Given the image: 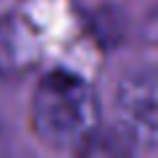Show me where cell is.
I'll list each match as a JSON object with an SVG mask.
<instances>
[{
    "instance_id": "cell-1",
    "label": "cell",
    "mask_w": 158,
    "mask_h": 158,
    "mask_svg": "<svg viewBox=\"0 0 158 158\" xmlns=\"http://www.w3.org/2000/svg\"><path fill=\"white\" fill-rule=\"evenodd\" d=\"M29 118L45 145L77 150L98 129V100L77 74L50 71L34 87Z\"/></svg>"
},
{
    "instance_id": "cell-2",
    "label": "cell",
    "mask_w": 158,
    "mask_h": 158,
    "mask_svg": "<svg viewBox=\"0 0 158 158\" xmlns=\"http://www.w3.org/2000/svg\"><path fill=\"white\" fill-rule=\"evenodd\" d=\"M116 106L124 127L137 140L158 142V66L127 71L116 90Z\"/></svg>"
},
{
    "instance_id": "cell-3",
    "label": "cell",
    "mask_w": 158,
    "mask_h": 158,
    "mask_svg": "<svg viewBox=\"0 0 158 158\" xmlns=\"http://www.w3.org/2000/svg\"><path fill=\"white\" fill-rule=\"evenodd\" d=\"M40 37L29 21L8 16L0 21V74L19 77L40 61Z\"/></svg>"
},
{
    "instance_id": "cell-4",
    "label": "cell",
    "mask_w": 158,
    "mask_h": 158,
    "mask_svg": "<svg viewBox=\"0 0 158 158\" xmlns=\"http://www.w3.org/2000/svg\"><path fill=\"white\" fill-rule=\"evenodd\" d=\"M135 140L127 127H98L77 148V158H135Z\"/></svg>"
}]
</instances>
